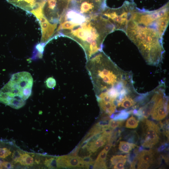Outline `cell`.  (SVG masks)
Listing matches in <instances>:
<instances>
[{
    "label": "cell",
    "instance_id": "6da1fadb",
    "mask_svg": "<svg viewBox=\"0 0 169 169\" xmlns=\"http://www.w3.org/2000/svg\"><path fill=\"white\" fill-rule=\"evenodd\" d=\"M56 36L69 38L83 48L87 60L102 51L107 35L115 31L114 25L100 13L85 16L74 9L60 18Z\"/></svg>",
    "mask_w": 169,
    "mask_h": 169
},
{
    "label": "cell",
    "instance_id": "7a4b0ae2",
    "mask_svg": "<svg viewBox=\"0 0 169 169\" xmlns=\"http://www.w3.org/2000/svg\"><path fill=\"white\" fill-rule=\"evenodd\" d=\"M86 68L95 95L133 81L132 73L120 68L103 50L87 61Z\"/></svg>",
    "mask_w": 169,
    "mask_h": 169
},
{
    "label": "cell",
    "instance_id": "3957f363",
    "mask_svg": "<svg viewBox=\"0 0 169 169\" xmlns=\"http://www.w3.org/2000/svg\"><path fill=\"white\" fill-rule=\"evenodd\" d=\"M125 33L137 47L148 64L157 66L161 64L165 52L163 35L156 28L131 19Z\"/></svg>",
    "mask_w": 169,
    "mask_h": 169
},
{
    "label": "cell",
    "instance_id": "277c9868",
    "mask_svg": "<svg viewBox=\"0 0 169 169\" xmlns=\"http://www.w3.org/2000/svg\"><path fill=\"white\" fill-rule=\"evenodd\" d=\"M33 84L29 73L22 71L13 74L0 90V102L15 109L20 108L31 95Z\"/></svg>",
    "mask_w": 169,
    "mask_h": 169
},
{
    "label": "cell",
    "instance_id": "5b68a950",
    "mask_svg": "<svg viewBox=\"0 0 169 169\" xmlns=\"http://www.w3.org/2000/svg\"><path fill=\"white\" fill-rule=\"evenodd\" d=\"M169 12L168 3L153 11L137 8L131 19L139 23L152 26L163 35L169 23Z\"/></svg>",
    "mask_w": 169,
    "mask_h": 169
},
{
    "label": "cell",
    "instance_id": "8992f818",
    "mask_svg": "<svg viewBox=\"0 0 169 169\" xmlns=\"http://www.w3.org/2000/svg\"><path fill=\"white\" fill-rule=\"evenodd\" d=\"M136 8L134 1H126L117 8L106 6L100 13L114 25L115 31H121L125 33L128 24Z\"/></svg>",
    "mask_w": 169,
    "mask_h": 169
},
{
    "label": "cell",
    "instance_id": "52a82bcc",
    "mask_svg": "<svg viewBox=\"0 0 169 169\" xmlns=\"http://www.w3.org/2000/svg\"><path fill=\"white\" fill-rule=\"evenodd\" d=\"M31 13L34 15L38 20L41 26L42 37L40 43L37 47V49L39 52L42 53L44 46L54 38L58 24L50 23L45 17L40 10H34Z\"/></svg>",
    "mask_w": 169,
    "mask_h": 169
},
{
    "label": "cell",
    "instance_id": "ba28073f",
    "mask_svg": "<svg viewBox=\"0 0 169 169\" xmlns=\"http://www.w3.org/2000/svg\"><path fill=\"white\" fill-rule=\"evenodd\" d=\"M105 2L102 0H74L69 8L89 16L100 13L106 6Z\"/></svg>",
    "mask_w": 169,
    "mask_h": 169
},
{
    "label": "cell",
    "instance_id": "9c48e42d",
    "mask_svg": "<svg viewBox=\"0 0 169 169\" xmlns=\"http://www.w3.org/2000/svg\"><path fill=\"white\" fill-rule=\"evenodd\" d=\"M142 121L144 125L141 141V146L144 147L151 148L159 141L160 127L152 121L146 119Z\"/></svg>",
    "mask_w": 169,
    "mask_h": 169
},
{
    "label": "cell",
    "instance_id": "30bf717a",
    "mask_svg": "<svg viewBox=\"0 0 169 169\" xmlns=\"http://www.w3.org/2000/svg\"><path fill=\"white\" fill-rule=\"evenodd\" d=\"M168 111L169 99L165 92L155 103L151 115L152 119L160 120L167 116Z\"/></svg>",
    "mask_w": 169,
    "mask_h": 169
},
{
    "label": "cell",
    "instance_id": "8fae6325",
    "mask_svg": "<svg viewBox=\"0 0 169 169\" xmlns=\"http://www.w3.org/2000/svg\"><path fill=\"white\" fill-rule=\"evenodd\" d=\"M155 154L152 149L143 150L139 152L136 157L137 168L147 169L153 162Z\"/></svg>",
    "mask_w": 169,
    "mask_h": 169
},
{
    "label": "cell",
    "instance_id": "7c38bea8",
    "mask_svg": "<svg viewBox=\"0 0 169 169\" xmlns=\"http://www.w3.org/2000/svg\"><path fill=\"white\" fill-rule=\"evenodd\" d=\"M81 158L78 156L64 155L56 158L57 168L80 167Z\"/></svg>",
    "mask_w": 169,
    "mask_h": 169
},
{
    "label": "cell",
    "instance_id": "4fadbf2b",
    "mask_svg": "<svg viewBox=\"0 0 169 169\" xmlns=\"http://www.w3.org/2000/svg\"><path fill=\"white\" fill-rule=\"evenodd\" d=\"M9 3L27 12H31L39 6L41 0H6Z\"/></svg>",
    "mask_w": 169,
    "mask_h": 169
},
{
    "label": "cell",
    "instance_id": "5bb4252c",
    "mask_svg": "<svg viewBox=\"0 0 169 169\" xmlns=\"http://www.w3.org/2000/svg\"><path fill=\"white\" fill-rule=\"evenodd\" d=\"M108 139L107 135L105 133L102 132L101 136L98 139L87 146L88 150L90 153L96 151L99 148L105 145Z\"/></svg>",
    "mask_w": 169,
    "mask_h": 169
},
{
    "label": "cell",
    "instance_id": "9a60e30c",
    "mask_svg": "<svg viewBox=\"0 0 169 169\" xmlns=\"http://www.w3.org/2000/svg\"><path fill=\"white\" fill-rule=\"evenodd\" d=\"M137 146L135 144L122 141H120L118 148L120 151L123 153H128Z\"/></svg>",
    "mask_w": 169,
    "mask_h": 169
},
{
    "label": "cell",
    "instance_id": "2e32d148",
    "mask_svg": "<svg viewBox=\"0 0 169 169\" xmlns=\"http://www.w3.org/2000/svg\"><path fill=\"white\" fill-rule=\"evenodd\" d=\"M22 165L31 166L34 164L33 158L27 153L23 154L19 161Z\"/></svg>",
    "mask_w": 169,
    "mask_h": 169
},
{
    "label": "cell",
    "instance_id": "e0dca14e",
    "mask_svg": "<svg viewBox=\"0 0 169 169\" xmlns=\"http://www.w3.org/2000/svg\"><path fill=\"white\" fill-rule=\"evenodd\" d=\"M139 123V120L132 115L126 120L125 126L128 128L135 129L138 126Z\"/></svg>",
    "mask_w": 169,
    "mask_h": 169
},
{
    "label": "cell",
    "instance_id": "ac0fdd59",
    "mask_svg": "<svg viewBox=\"0 0 169 169\" xmlns=\"http://www.w3.org/2000/svg\"><path fill=\"white\" fill-rule=\"evenodd\" d=\"M125 122V120H115L111 119L108 122V126L109 128L114 129L118 127L122 126Z\"/></svg>",
    "mask_w": 169,
    "mask_h": 169
},
{
    "label": "cell",
    "instance_id": "d6986e66",
    "mask_svg": "<svg viewBox=\"0 0 169 169\" xmlns=\"http://www.w3.org/2000/svg\"><path fill=\"white\" fill-rule=\"evenodd\" d=\"M44 164L49 168H57L56 158H46L44 161Z\"/></svg>",
    "mask_w": 169,
    "mask_h": 169
},
{
    "label": "cell",
    "instance_id": "ffe728a7",
    "mask_svg": "<svg viewBox=\"0 0 169 169\" xmlns=\"http://www.w3.org/2000/svg\"><path fill=\"white\" fill-rule=\"evenodd\" d=\"M130 113L127 111H122L114 115L113 119L115 120H125L130 116Z\"/></svg>",
    "mask_w": 169,
    "mask_h": 169
},
{
    "label": "cell",
    "instance_id": "44dd1931",
    "mask_svg": "<svg viewBox=\"0 0 169 169\" xmlns=\"http://www.w3.org/2000/svg\"><path fill=\"white\" fill-rule=\"evenodd\" d=\"M107 153L103 149L98 156L95 162L98 163L105 162Z\"/></svg>",
    "mask_w": 169,
    "mask_h": 169
},
{
    "label": "cell",
    "instance_id": "7402d4cb",
    "mask_svg": "<svg viewBox=\"0 0 169 169\" xmlns=\"http://www.w3.org/2000/svg\"><path fill=\"white\" fill-rule=\"evenodd\" d=\"M127 155H116L113 156L110 158V161L112 165H114L119 161L127 158Z\"/></svg>",
    "mask_w": 169,
    "mask_h": 169
},
{
    "label": "cell",
    "instance_id": "603a6c76",
    "mask_svg": "<svg viewBox=\"0 0 169 169\" xmlns=\"http://www.w3.org/2000/svg\"><path fill=\"white\" fill-rule=\"evenodd\" d=\"M22 154L21 152L19 150L14 151L11 157L13 161L15 163H18Z\"/></svg>",
    "mask_w": 169,
    "mask_h": 169
},
{
    "label": "cell",
    "instance_id": "cb8c5ba5",
    "mask_svg": "<svg viewBox=\"0 0 169 169\" xmlns=\"http://www.w3.org/2000/svg\"><path fill=\"white\" fill-rule=\"evenodd\" d=\"M11 152L7 148H0V158H5L10 155Z\"/></svg>",
    "mask_w": 169,
    "mask_h": 169
},
{
    "label": "cell",
    "instance_id": "d4e9b609",
    "mask_svg": "<svg viewBox=\"0 0 169 169\" xmlns=\"http://www.w3.org/2000/svg\"><path fill=\"white\" fill-rule=\"evenodd\" d=\"M46 84L47 87L49 88H53L55 86L56 82L53 78L50 77L47 79L46 81Z\"/></svg>",
    "mask_w": 169,
    "mask_h": 169
},
{
    "label": "cell",
    "instance_id": "484cf974",
    "mask_svg": "<svg viewBox=\"0 0 169 169\" xmlns=\"http://www.w3.org/2000/svg\"><path fill=\"white\" fill-rule=\"evenodd\" d=\"M127 158L122 159L116 163L114 167V169H124V165L126 161Z\"/></svg>",
    "mask_w": 169,
    "mask_h": 169
},
{
    "label": "cell",
    "instance_id": "4316f807",
    "mask_svg": "<svg viewBox=\"0 0 169 169\" xmlns=\"http://www.w3.org/2000/svg\"><path fill=\"white\" fill-rule=\"evenodd\" d=\"M2 168H5L7 169H11L13 167L12 163L8 161H4L2 163Z\"/></svg>",
    "mask_w": 169,
    "mask_h": 169
},
{
    "label": "cell",
    "instance_id": "83f0119b",
    "mask_svg": "<svg viewBox=\"0 0 169 169\" xmlns=\"http://www.w3.org/2000/svg\"><path fill=\"white\" fill-rule=\"evenodd\" d=\"M126 139L128 142L134 143L136 142L135 135L133 134L128 135L126 137Z\"/></svg>",
    "mask_w": 169,
    "mask_h": 169
},
{
    "label": "cell",
    "instance_id": "f1b7e54d",
    "mask_svg": "<svg viewBox=\"0 0 169 169\" xmlns=\"http://www.w3.org/2000/svg\"><path fill=\"white\" fill-rule=\"evenodd\" d=\"M168 144L167 143H163L161 145L158 149V151L159 152H161L164 150L168 147Z\"/></svg>",
    "mask_w": 169,
    "mask_h": 169
},
{
    "label": "cell",
    "instance_id": "f546056e",
    "mask_svg": "<svg viewBox=\"0 0 169 169\" xmlns=\"http://www.w3.org/2000/svg\"><path fill=\"white\" fill-rule=\"evenodd\" d=\"M112 145L113 144L112 143H108L106 145L103 149L108 152L111 148Z\"/></svg>",
    "mask_w": 169,
    "mask_h": 169
},
{
    "label": "cell",
    "instance_id": "4dcf8cb0",
    "mask_svg": "<svg viewBox=\"0 0 169 169\" xmlns=\"http://www.w3.org/2000/svg\"><path fill=\"white\" fill-rule=\"evenodd\" d=\"M2 161H1L0 160V169H2Z\"/></svg>",
    "mask_w": 169,
    "mask_h": 169
},
{
    "label": "cell",
    "instance_id": "1f68e13d",
    "mask_svg": "<svg viewBox=\"0 0 169 169\" xmlns=\"http://www.w3.org/2000/svg\"><path fill=\"white\" fill-rule=\"evenodd\" d=\"M102 0L106 1V0Z\"/></svg>",
    "mask_w": 169,
    "mask_h": 169
},
{
    "label": "cell",
    "instance_id": "d6a6232c",
    "mask_svg": "<svg viewBox=\"0 0 169 169\" xmlns=\"http://www.w3.org/2000/svg\"></svg>",
    "mask_w": 169,
    "mask_h": 169
}]
</instances>
